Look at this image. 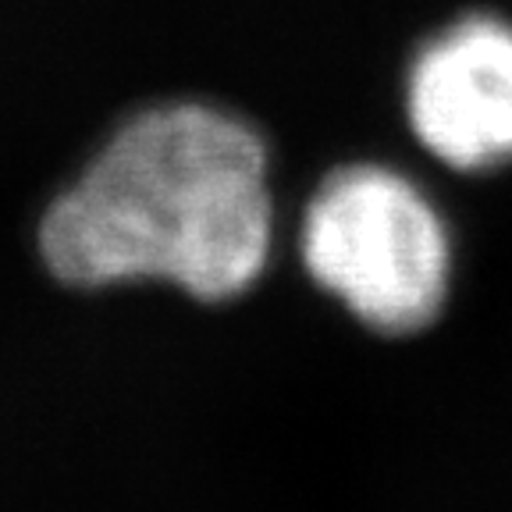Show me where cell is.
Listing matches in <instances>:
<instances>
[{
    "instance_id": "7a4b0ae2",
    "label": "cell",
    "mask_w": 512,
    "mask_h": 512,
    "mask_svg": "<svg viewBox=\"0 0 512 512\" xmlns=\"http://www.w3.org/2000/svg\"><path fill=\"white\" fill-rule=\"evenodd\" d=\"M299 260L363 328L416 335L445 310L456 249L445 214L416 178L381 160H349L310 192Z\"/></svg>"
},
{
    "instance_id": "6da1fadb",
    "label": "cell",
    "mask_w": 512,
    "mask_h": 512,
    "mask_svg": "<svg viewBox=\"0 0 512 512\" xmlns=\"http://www.w3.org/2000/svg\"><path fill=\"white\" fill-rule=\"evenodd\" d=\"M274 153L249 114L160 96L111 121L36 217V256L64 288L160 281L232 303L274 253Z\"/></svg>"
},
{
    "instance_id": "3957f363",
    "label": "cell",
    "mask_w": 512,
    "mask_h": 512,
    "mask_svg": "<svg viewBox=\"0 0 512 512\" xmlns=\"http://www.w3.org/2000/svg\"><path fill=\"white\" fill-rule=\"evenodd\" d=\"M402 118L456 175L512 168V18L473 8L438 25L406 61Z\"/></svg>"
}]
</instances>
